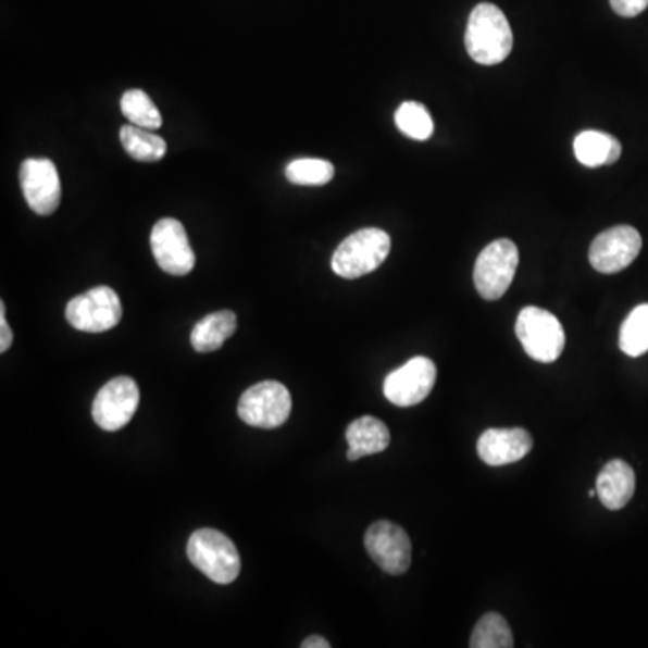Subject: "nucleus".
<instances>
[{"label": "nucleus", "instance_id": "obj_1", "mask_svg": "<svg viewBox=\"0 0 648 648\" xmlns=\"http://www.w3.org/2000/svg\"><path fill=\"white\" fill-rule=\"evenodd\" d=\"M465 48L469 57L479 65H497L512 53V27L496 4L482 2L472 10L466 24Z\"/></svg>", "mask_w": 648, "mask_h": 648}, {"label": "nucleus", "instance_id": "obj_2", "mask_svg": "<svg viewBox=\"0 0 648 648\" xmlns=\"http://www.w3.org/2000/svg\"><path fill=\"white\" fill-rule=\"evenodd\" d=\"M188 559L210 581L227 586L238 578L240 554L233 540L219 529H197L188 540Z\"/></svg>", "mask_w": 648, "mask_h": 648}, {"label": "nucleus", "instance_id": "obj_3", "mask_svg": "<svg viewBox=\"0 0 648 648\" xmlns=\"http://www.w3.org/2000/svg\"><path fill=\"white\" fill-rule=\"evenodd\" d=\"M391 251V238L386 230L367 227L348 236L332 258L335 274L345 279H357L377 271Z\"/></svg>", "mask_w": 648, "mask_h": 648}, {"label": "nucleus", "instance_id": "obj_4", "mask_svg": "<svg viewBox=\"0 0 648 648\" xmlns=\"http://www.w3.org/2000/svg\"><path fill=\"white\" fill-rule=\"evenodd\" d=\"M515 334L524 351L534 361L551 364L564 351V328L548 310L537 309V307H526L521 310L515 324Z\"/></svg>", "mask_w": 648, "mask_h": 648}, {"label": "nucleus", "instance_id": "obj_5", "mask_svg": "<svg viewBox=\"0 0 648 648\" xmlns=\"http://www.w3.org/2000/svg\"><path fill=\"white\" fill-rule=\"evenodd\" d=\"M292 397L282 382L265 381L249 387L238 402L240 419L258 429H276L287 422Z\"/></svg>", "mask_w": 648, "mask_h": 648}, {"label": "nucleus", "instance_id": "obj_6", "mask_svg": "<svg viewBox=\"0 0 648 648\" xmlns=\"http://www.w3.org/2000/svg\"><path fill=\"white\" fill-rule=\"evenodd\" d=\"M518 265V246L512 240L491 241L477 257L474 267V285L479 296L486 301L501 299L512 285Z\"/></svg>", "mask_w": 648, "mask_h": 648}, {"label": "nucleus", "instance_id": "obj_7", "mask_svg": "<svg viewBox=\"0 0 648 648\" xmlns=\"http://www.w3.org/2000/svg\"><path fill=\"white\" fill-rule=\"evenodd\" d=\"M65 317L68 324L79 332L101 334L120 324L123 317V304L120 296L112 288H90L68 301Z\"/></svg>", "mask_w": 648, "mask_h": 648}, {"label": "nucleus", "instance_id": "obj_8", "mask_svg": "<svg viewBox=\"0 0 648 648\" xmlns=\"http://www.w3.org/2000/svg\"><path fill=\"white\" fill-rule=\"evenodd\" d=\"M139 408V387L130 377H115L107 382L96 395L92 419L101 429L120 431L128 425Z\"/></svg>", "mask_w": 648, "mask_h": 648}, {"label": "nucleus", "instance_id": "obj_9", "mask_svg": "<svg viewBox=\"0 0 648 648\" xmlns=\"http://www.w3.org/2000/svg\"><path fill=\"white\" fill-rule=\"evenodd\" d=\"M434 382V362L427 357H414L387 375L384 381V397L398 408H413L429 397Z\"/></svg>", "mask_w": 648, "mask_h": 648}, {"label": "nucleus", "instance_id": "obj_10", "mask_svg": "<svg viewBox=\"0 0 648 648\" xmlns=\"http://www.w3.org/2000/svg\"><path fill=\"white\" fill-rule=\"evenodd\" d=\"M641 235L631 225H616L596 236L589 249V262L601 274H616L627 269L641 251Z\"/></svg>", "mask_w": 648, "mask_h": 648}, {"label": "nucleus", "instance_id": "obj_11", "mask_svg": "<svg viewBox=\"0 0 648 648\" xmlns=\"http://www.w3.org/2000/svg\"><path fill=\"white\" fill-rule=\"evenodd\" d=\"M364 546L373 562L389 575H403L411 565L413 546L406 529L389 521H377L367 528Z\"/></svg>", "mask_w": 648, "mask_h": 648}, {"label": "nucleus", "instance_id": "obj_12", "mask_svg": "<svg viewBox=\"0 0 648 648\" xmlns=\"http://www.w3.org/2000/svg\"><path fill=\"white\" fill-rule=\"evenodd\" d=\"M153 257L162 271L172 276H186L194 271L195 251L189 246L184 225L175 219H161L150 235Z\"/></svg>", "mask_w": 648, "mask_h": 648}, {"label": "nucleus", "instance_id": "obj_13", "mask_svg": "<svg viewBox=\"0 0 648 648\" xmlns=\"http://www.w3.org/2000/svg\"><path fill=\"white\" fill-rule=\"evenodd\" d=\"M21 188L27 204L37 215H53L62 199L57 166L49 159H27L21 166Z\"/></svg>", "mask_w": 648, "mask_h": 648}, {"label": "nucleus", "instance_id": "obj_14", "mask_svg": "<svg viewBox=\"0 0 648 648\" xmlns=\"http://www.w3.org/2000/svg\"><path fill=\"white\" fill-rule=\"evenodd\" d=\"M534 447V439L528 431L488 429L477 439V454L486 465L502 466L523 460Z\"/></svg>", "mask_w": 648, "mask_h": 648}, {"label": "nucleus", "instance_id": "obj_15", "mask_svg": "<svg viewBox=\"0 0 648 648\" xmlns=\"http://www.w3.org/2000/svg\"><path fill=\"white\" fill-rule=\"evenodd\" d=\"M636 490L633 466L622 460H612L601 469L596 479V491L603 507L622 510L627 507Z\"/></svg>", "mask_w": 648, "mask_h": 648}, {"label": "nucleus", "instance_id": "obj_16", "mask_svg": "<svg viewBox=\"0 0 648 648\" xmlns=\"http://www.w3.org/2000/svg\"><path fill=\"white\" fill-rule=\"evenodd\" d=\"M346 441L350 445L348 460L357 461L364 456L378 454L382 450H386L391 441V434L381 420L362 416L348 425Z\"/></svg>", "mask_w": 648, "mask_h": 648}, {"label": "nucleus", "instance_id": "obj_17", "mask_svg": "<svg viewBox=\"0 0 648 648\" xmlns=\"http://www.w3.org/2000/svg\"><path fill=\"white\" fill-rule=\"evenodd\" d=\"M238 320L235 312L230 310H219L213 314L205 315L191 329V346L199 353H211L224 346L225 340L235 334Z\"/></svg>", "mask_w": 648, "mask_h": 648}, {"label": "nucleus", "instance_id": "obj_18", "mask_svg": "<svg viewBox=\"0 0 648 648\" xmlns=\"http://www.w3.org/2000/svg\"><path fill=\"white\" fill-rule=\"evenodd\" d=\"M575 155L587 167L606 166L622 155V145L606 132H581L575 139Z\"/></svg>", "mask_w": 648, "mask_h": 648}, {"label": "nucleus", "instance_id": "obj_19", "mask_svg": "<svg viewBox=\"0 0 648 648\" xmlns=\"http://www.w3.org/2000/svg\"><path fill=\"white\" fill-rule=\"evenodd\" d=\"M121 145L132 159L141 162H158L166 155V141L148 128L126 125L120 130Z\"/></svg>", "mask_w": 648, "mask_h": 648}, {"label": "nucleus", "instance_id": "obj_20", "mask_svg": "<svg viewBox=\"0 0 648 648\" xmlns=\"http://www.w3.org/2000/svg\"><path fill=\"white\" fill-rule=\"evenodd\" d=\"M121 112L132 125L148 128V130H158L162 125V115L158 107L153 105L150 96L141 89L126 90L121 98Z\"/></svg>", "mask_w": 648, "mask_h": 648}, {"label": "nucleus", "instance_id": "obj_21", "mask_svg": "<svg viewBox=\"0 0 648 648\" xmlns=\"http://www.w3.org/2000/svg\"><path fill=\"white\" fill-rule=\"evenodd\" d=\"M513 644L510 625L497 612H486L471 636L472 648H512Z\"/></svg>", "mask_w": 648, "mask_h": 648}, {"label": "nucleus", "instance_id": "obj_22", "mask_svg": "<svg viewBox=\"0 0 648 648\" xmlns=\"http://www.w3.org/2000/svg\"><path fill=\"white\" fill-rule=\"evenodd\" d=\"M620 348L628 357L644 356L648 351V303L639 304L623 321L620 329Z\"/></svg>", "mask_w": 648, "mask_h": 648}, {"label": "nucleus", "instance_id": "obj_23", "mask_svg": "<svg viewBox=\"0 0 648 648\" xmlns=\"http://www.w3.org/2000/svg\"><path fill=\"white\" fill-rule=\"evenodd\" d=\"M395 123L403 136L411 137L414 141H427L433 136L434 123L429 110L416 101H406L398 107Z\"/></svg>", "mask_w": 648, "mask_h": 648}, {"label": "nucleus", "instance_id": "obj_24", "mask_svg": "<svg viewBox=\"0 0 648 648\" xmlns=\"http://www.w3.org/2000/svg\"><path fill=\"white\" fill-rule=\"evenodd\" d=\"M285 175L298 186H324L334 178L335 167L324 159H296L288 164Z\"/></svg>", "mask_w": 648, "mask_h": 648}, {"label": "nucleus", "instance_id": "obj_25", "mask_svg": "<svg viewBox=\"0 0 648 648\" xmlns=\"http://www.w3.org/2000/svg\"><path fill=\"white\" fill-rule=\"evenodd\" d=\"M611 8L618 15L633 18L647 10L648 0H611Z\"/></svg>", "mask_w": 648, "mask_h": 648}, {"label": "nucleus", "instance_id": "obj_26", "mask_svg": "<svg viewBox=\"0 0 648 648\" xmlns=\"http://www.w3.org/2000/svg\"><path fill=\"white\" fill-rule=\"evenodd\" d=\"M0 329H2V337H0V351L5 353L10 350L11 342H13V332H11L10 324L5 321V307L0 303Z\"/></svg>", "mask_w": 648, "mask_h": 648}, {"label": "nucleus", "instance_id": "obj_27", "mask_svg": "<svg viewBox=\"0 0 648 648\" xmlns=\"http://www.w3.org/2000/svg\"><path fill=\"white\" fill-rule=\"evenodd\" d=\"M301 648H329V644L321 636H310L301 644Z\"/></svg>", "mask_w": 648, "mask_h": 648}]
</instances>
